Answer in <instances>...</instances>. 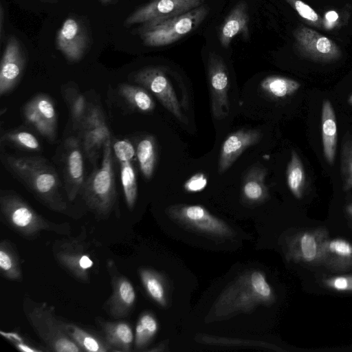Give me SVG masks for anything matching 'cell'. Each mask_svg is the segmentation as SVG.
<instances>
[{"label":"cell","instance_id":"cell-26","mask_svg":"<svg viewBox=\"0 0 352 352\" xmlns=\"http://www.w3.org/2000/svg\"><path fill=\"white\" fill-rule=\"evenodd\" d=\"M64 327L69 336L82 351H109L104 338L94 332L65 320H64Z\"/></svg>","mask_w":352,"mask_h":352},{"label":"cell","instance_id":"cell-1","mask_svg":"<svg viewBox=\"0 0 352 352\" xmlns=\"http://www.w3.org/2000/svg\"><path fill=\"white\" fill-rule=\"evenodd\" d=\"M6 170L47 208L63 212L67 203L62 193V185L56 170L41 157L1 155Z\"/></svg>","mask_w":352,"mask_h":352},{"label":"cell","instance_id":"cell-39","mask_svg":"<svg viewBox=\"0 0 352 352\" xmlns=\"http://www.w3.org/2000/svg\"><path fill=\"white\" fill-rule=\"evenodd\" d=\"M327 288L336 292H352V274L338 275L323 280Z\"/></svg>","mask_w":352,"mask_h":352},{"label":"cell","instance_id":"cell-10","mask_svg":"<svg viewBox=\"0 0 352 352\" xmlns=\"http://www.w3.org/2000/svg\"><path fill=\"white\" fill-rule=\"evenodd\" d=\"M80 141L83 153L95 163L111 133L99 107L89 106L88 111L79 129Z\"/></svg>","mask_w":352,"mask_h":352},{"label":"cell","instance_id":"cell-29","mask_svg":"<svg viewBox=\"0 0 352 352\" xmlns=\"http://www.w3.org/2000/svg\"><path fill=\"white\" fill-rule=\"evenodd\" d=\"M118 93L128 104L141 112H151L155 109L153 99L144 88L123 83L119 85Z\"/></svg>","mask_w":352,"mask_h":352},{"label":"cell","instance_id":"cell-12","mask_svg":"<svg viewBox=\"0 0 352 352\" xmlns=\"http://www.w3.org/2000/svg\"><path fill=\"white\" fill-rule=\"evenodd\" d=\"M208 71L212 115L216 120H221L230 113L229 78L223 60L215 53L209 54Z\"/></svg>","mask_w":352,"mask_h":352},{"label":"cell","instance_id":"cell-30","mask_svg":"<svg viewBox=\"0 0 352 352\" xmlns=\"http://www.w3.org/2000/svg\"><path fill=\"white\" fill-rule=\"evenodd\" d=\"M263 91L274 98H283L294 94L300 87V84L289 78L269 76L261 82Z\"/></svg>","mask_w":352,"mask_h":352},{"label":"cell","instance_id":"cell-45","mask_svg":"<svg viewBox=\"0 0 352 352\" xmlns=\"http://www.w3.org/2000/svg\"><path fill=\"white\" fill-rule=\"evenodd\" d=\"M110 0H101L102 2L103 3H107L108 1H109Z\"/></svg>","mask_w":352,"mask_h":352},{"label":"cell","instance_id":"cell-19","mask_svg":"<svg viewBox=\"0 0 352 352\" xmlns=\"http://www.w3.org/2000/svg\"><path fill=\"white\" fill-rule=\"evenodd\" d=\"M113 149L120 163L121 181L125 201L129 210H133L138 197V184L132 160L135 154L133 144L127 140H117Z\"/></svg>","mask_w":352,"mask_h":352},{"label":"cell","instance_id":"cell-35","mask_svg":"<svg viewBox=\"0 0 352 352\" xmlns=\"http://www.w3.org/2000/svg\"><path fill=\"white\" fill-rule=\"evenodd\" d=\"M1 142L12 144L29 151H39L41 148L36 136L23 129H16L5 133L1 136Z\"/></svg>","mask_w":352,"mask_h":352},{"label":"cell","instance_id":"cell-42","mask_svg":"<svg viewBox=\"0 0 352 352\" xmlns=\"http://www.w3.org/2000/svg\"><path fill=\"white\" fill-rule=\"evenodd\" d=\"M207 184V178L202 173L192 176L184 184V188L189 192H198L204 189Z\"/></svg>","mask_w":352,"mask_h":352},{"label":"cell","instance_id":"cell-8","mask_svg":"<svg viewBox=\"0 0 352 352\" xmlns=\"http://www.w3.org/2000/svg\"><path fill=\"white\" fill-rule=\"evenodd\" d=\"M294 36L297 52L305 58L319 63H332L342 57V51L334 41L309 28H297Z\"/></svg>","mask_w":352,"mask_h":352},{"label":"cell","instance_id":"cell-36","mask_svg":"<svg viewBox=\"0 0 352 352\" xmlns=\"http://www.w3.org/2000/svg\"><path fill=\"white\" fill-rule=\"evenodd\" d=\"M340 171L343 190H352V138L343 144L340 155Z\"/></svg>","mask_w":352,"mask_h":352},{"label":"cell","instance_id":"cell-31","mask_svg":"<svg viewBox=\"0 0 352 352\" xmlns=\"http://www.w3.org/2000/svg\"><path fill=\"white\" fill-rule=\"evenodd\" d=\"M286 177L291 192L296 198H302L305 188V173L302 162L295 151H292Z\"/></svg>","mask_w":352,"mask_h":352},{"label":"cell","instance_id":"cell-22","mask_svg":"<svg viewBox=\"0 0 352 352\" xmlns=\"http://www.w3.org/2000/svg\"><path fill=\"white\" fill-rule=\"evenodd\" d=\"M248 4L245 1H240L231 10L221 25L219 32L221 46L228 47L232 40L239 34L244 39H248Z\"/></svg>","mask_w":352,"mask_h":352},{"label":"cell","instance_id":"cell-9","mask_svg":"<svg viewBox=\"0 0 352 352\" xmlns=\"http://www.w3.org/2000/svg\"><path fill=\"white\" fill-rule=\"evenodd\" d=\"M107 269L111 280L112 294L104 303L103 309L113 318H126L131 312L136 300L133 285L119 272L113 260H107Z\"/></svg>","mask_w":352,"mask_h":352},{"label":"cell","instance_id":"cell-27","mask_svg":"<svg viewBox=\"0 0 352 352\" xmlns=\"http://www.w3.org/2000/svg\"><path fill=\"white\" fill-rule=\"evenodd\" d=\"M0 270L2 276L8 280L21 281L23 278L18 253L7 239L0 243Z\"/></svg>","mask_w":352,"mask_h":352},{"label":"cell","instance_id":"cell-23","mask_svg":"<svg viewBox=\"0 0 352 352\" xmlns=\"http://www.w3.org/2000/svg\"><path fill=\"white\" fill-rule=\"evenodd\" d=\"M320 264L336 272L351 269L352 243L341 238L329 239L324 246Z\"/></svg>","mask_w":352,"mask_h":352},{"label":"cell","instance_id":"cell-41","mask_svg":"<svg viewBox=\"0 0 352 352\" xmlns=\"http://www.w3.org/2000/svg\"><path fill=\"white\" fill-rule=\"evenodd\" d=\"M349 14L344 13L341 14L338 11L331 10L327 11L322 18V28L327 30H331L342 25V22L346 23Z\"/></svg>","mask_w":352,"mask_h":352},{"label":"cell","instance_id":"cell-17","mask_svg":"<svg viewBox=\"0 0 352 352\" xmlns=\"http://www.w3.org/2000/svg\"><path fill=\"white\" fill-rule=\"evenodd\" d=\"M168 211L174 217L201 232L217 235L229 233L226 225L201 206L177 205L170 207Z\"/></svg>","mask_w":352,"mask_h":352},{"label":"cell","instance_id":"cell-15","mask_svg":"<svg viewBox=\"0 0 352 352\" xmlns=\"http://www.w3.org/2000/svg\"><path fill=\"white\" fill-rule=\"evenodd\" d=\"M82 153L80 139L71 136L65 140L63 176L65 191L70 201L80 194L85 180Z\"/></svg>","mask_w":352,"mask_h":352},{"label":"cell","instance_id":"cell-38","mask_svg":"<svg viewBox=\"0 0 352 352\" xmlns=\"http://www.w3.org/2000/svg\"><path fill=\"white\" fill-rule=\"evenodd\" d=\"M309 25L322 28V18L308 4L302 0H285Z\"/></svg>","mask_w":352,"mask_h":352},{"label":"cell","instance_id":"cell-2","mask_svg":"<svg viewBox=\"0 0 352 352\" xmlns=\"http://www.w3.org/2000/svg\"><path fill=\"white\" fill-rule=\"evenodd\" d=\"M0 213L1 221L6 225L28 239L36 238L43 231L61 234H69L71 232L69 223H56L48 221L12 191H1Z\"/></svg>","mask_w":352,"mask_h":352},{"label":"cell","instance_id":"cell-43","mask_svg":"<svg viewBox=\"0 0 352 352\" xmlns=\"http://www.w3.org/2000/svg\"><path fill=\"white\" fill-rule=\"evenodd\" d=\"M346 211L352 217V204L346 206Z\"/></svg>","mask_w":352,"mask_h":352},{"label":"cell","instance_id":"cell-11","mask_svg":"<svg viewBox=\"0 0 352 352\" xmlns=\"http://www.w3.org/2000/svg\"><path fill=\"white\" fill-rule=\"evenodd\" d=\"M23 114L26 122L38 133L53 142L56 139L57 116L52 98L38 94L24 105Z\"/></svg>","mask_w":352,"mask_h":352},{"label":"cell","instance_id":"cell-25","mask_svg":"<svg viewBox=\"0 0 352 352\" xmlns=\"http://www.w3.org/2000/svg\"><path fill=\"white\" fill-rule=\"evenodd\" d=\"M267 169L261 165H254L245 173L242 185V193L245 199L256 202L267 197V188L265 184Z\"/></svg>","mask_w":352,"mask_h":352},{"label":"cell","instance_id":"cell-6","mask_svg":"<svg viewBox=\"0 0 352 352\" xmlns=\"http://www.w3.org/2000/svg\"><path fill=\"white\" fill-rule=\"evenodd\" d=\"M85 230L81 232L80 237L62 239L56 241L52 252L56 261L75 279L85 283H89V270L94 261L87 252L82 236Z\"/></svg>","mask_w":352,"mask_h":352},{"label":"cell","instance_id":"cell-5","mask_svg":"<svg viewBox=\"0 0 352 352\" xmlns=\"http://www.w3.org/2000/svg\"><path fill=\"white\" fill-rule=\"evenodd\" d=\"M208 12L209 8L201 5L170 19L144 23L140 28L139 34L147 46L168 45L195 30Z\"/></svg>","mask_w":352,"mask_h":352},{"label":"cell","instance_id":"cell-18","mask_svg":"<svg viewBox=\"0 0 352 352\" xmlns=\"http://www.w3.org/2000/svg\"><path fill=\"white\" fill-rule=\"evenodd\" d=\"M263 133L256 129H239L223 142L219 158L218 173H224L248 148L258 143Z\"/></svg>","mask_w":352,"mask_h":352},{"label":"cell","instance_id":"cell-7","mask_svg":"<svg viewBox=\"0 0 352 352\" xmlns=\"http://www.w3.org/2000/svg\"><path fill=\"white\" fill-rule=\"evenodd\" d=\"M133 80L152 92L179 121L187 124L175 90L164 70L159 67L144 68L133 75Z\"/></svg>","mask_w":352,"mask_h":352},{"label":"cell","instance_id":"cell-34","mask_svg":"<svg viewBox=\"0 0 352 352\" xmlns=\"http://www.w3.org/2000/svg\"><path fill=\"white\" fill-rule=\"evenodd\" d=\"M64 97L69 106L73 128L78 130L89 109L85 96L76 88H67Z\"/></svg>","mask_w":352,"mask_h":352},{"label":"cell","instance_id":"cell-28","mask_svg":"<svg viewBox=\"0 0 352 352\" xmlns=\"http://www.w3.org/2000/svg\"><path fill=\"white\" fill-rule=\"evenodd\" d=\"M135 153L143 176L145 179H150L157 160V148L154 138L148 135L140 140L137 144Z\"/></svg>","mask_w":352,"mask_h":352},{"label":"cell","instance_id":"cell-40","mask_svg":"<svg viewBox=\"0 0 352 352\" xmlns=\"http://www.w3.org/2000/svg\"><path fill=\"white\" fill-rule=\"evenodd\" d=\"M0 333L21 351L35 352L43 351L42 349H38L36 346H32L30 342H28L17 332L1 331Z\"/></svg>","mask_w":352,"mask_h":352},{"label":"cell","instance_id":"cell-3","mask_svg":"<svg viewBox=\"0 0 352 352\" xmlns=\"http://www.w3.org/2000/svg\"><path fill=\"white\" fill-rule=\"evenodd\" d=\"M112 147L110 138L102 148L100 166L85 179L80 192L87 207L100 219L109 216L117 199Z\"/></svg>","mask_w":352,"mask_h":352},{"label":"cell","instance_id":"cell-32","mask_svg":"<svg viewBox=\"0 0 352 352\" xmlns=\"http://www.w3.org/2000/svg\"><path fill=\"white\" fill-rule=\"evenodd\" d=\"M158 329L157 320L149 312L142 313L135 326L133 347L135 351H142L150 343Z\"/></svg>","mask_w":352,"mask_h":352},{"label":"cell","instance_id":"cell-13","mask_svg":"<svg viewBox=\"0 0 352 352\" xmlns=\"http://www.w3.org/2000/svg\"><path fill=\"white\" fill-rule=\"evenodd\" d=\"M205 0H153L140 7L125 21L131 25L170 19L203 5Z\"/></svg>","mask_w":352,"mask_h":352},{"label":"cell","instance_id":"cell-37","mask_svg":"<svg viewBox=\"0 0 352 352\" xmlns=\"http://www.w3.org/2000/svg\"><path fill=\"white\" fill-rule=\"evenodd\" d=\"M250 285L259 300L268 301L273 297L272 289L265 275L260 271L252 272L249 280Z\"/></svg>","mask_w":352,"mask_h":352},{"label":"cell","instance_id":"cell-20","mask_svg":"<svg viewBox=\"0 0 352 352\" xmlns=\"http://www.w3.org/2000/svg\"><path fill=\"white\" fill-rule=\"evenodd\" d=\"M58 49L71 62L78 61L83 56L86 37L80 23L74 18H67L56 36Z\"/></svg>","mask_w":352,"mask_h":352},{"label":"cell","instance_id":"cell-44","mask_svg":"<svg viewBox=\"0 0 352 352\" xmlns=\"http://www.w3.org/2000/svg\"><path fill=\"white\" fill-rule=\"evenodd\" d=\"M348 103L352 106V94L349 96L348 99Z\"/></svg>","mask_w":352,"mask_h":352},{"label":"cell","instance_id":"cell-4","mask_svg":"<svg viewBox=\"0 0 352 352\" xmlns=\"http://www.w3.org/2000/svg\"><path fill=\"white\" fill-rule=\"evenodd\" d=\"M23 310L34 331L49 350L57 352H81L69 336L64 320L55 314V308L46 302H38L29 296L24 298Z\"/></svg>","mask_w":352,"mask_h":352},{"label":"cell","instance_id":"cell-21","mask_svg":"<svg viewBox=\"0 0 352 352\" xmlns=\"http://www.w3.org/2000/svg\"><path fill=\"white\" fill-rule=\"evenodd\" d=\"M109 351L129 352L134 343V333L131 324L123 320L106 321L96 318Z\"/></svg>","mask_w":352,"mask_h":352},{"label":"cell","instance_id":"cell-14","mask_svg":"<svg viewBox=\"0 0 352 352\" xmlns=\"http://www.w3.org/2000/svg\"><path fill=\"white\" fill-rule=\"evenodd\" d=\"M329 239L328 230L323 227L300 232L290 242L289 255L296 262L320 265L324 246Z\"/></svg>","mask_w":352,"mask_h":352},{"label":"cell","instance_id":"cell-16","mask_svg":"<svg viewBox=\"0 0 352 352\" xmlns=\"http://www.w3.org/2000/svg\"><path fill=\"white\" fill-rule=\"evenodd\" d=\"M25 58L19 41L10 37L5 47L0 67V96L11 92L23 74Z\"/></svg>","mask_w":352,"mask_h":352},{"label":"cell","instance_id":"cell-24","mask_svg":"<svg viewBox=\"0 0 352 352\" xmlns=\"http://www.w3.org/2000/svg\"><path fill=\"white\" fill-rule=\"evenodd\" d=\"M322 142L324 157L329 164H333L337 148V122L331 102L324 100L322 105Z\"/></svg>","mask_w":352,"mask_h":352},{"label":"cell","instance_id":"cell-33","mask_svg":"<svg viewBox=\"0 0 352 352\" xmlns=\"http://www.w3.org/2000/svg\"><path fill=\"white\" fill-rule=\"evenodd\" d=\"M138 272L148 295L161 306H166V289L162 276L155 271L145 267L140 268Z\"/></svg>","mask_w":352,"mask_h":352}]
</instances>
